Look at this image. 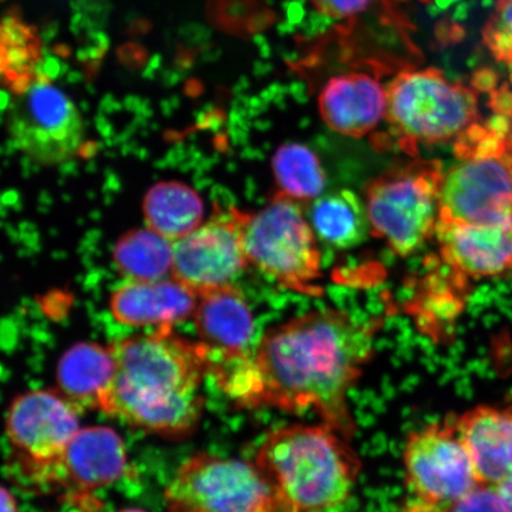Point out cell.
Listing matches in <instances>:
<instances>
[{
  "label": "cell",
  "instance_id": "5bb4252c",
  "mask_svg": "<svg viewBox=\"0 0 512 512\" xmlns=\"http://www.w3.org/2000/svg\"><path fill=\"white\" fill-rule=\"evenodd\" d=\"M198 338L208 360L253 354L254 318L243 294L232 284L198 294L194 313Z\"/></svg>",
  "mask_w": 512,
  "mask_h": 512
},
{
  "label": "cell",
  "instance_id": "44dd1931",
  "mask_svg": "<svg viewBox=\"0 0 512 512\" xmlns=\"http://www.w3.org/2000/svg\"><path fill=\"white\" fill-rule=\"evenodd\" d=\"M310 223L317 238L338 249L360 245L370 230L366 204L350 190L317 198L311 203Z\"/></svg>",
  "mask_w": 512,
  "mask_h": 512
},
{
  "label": "cell",
  "instance_id": "4fadbf2b",
  "mask_svg": "<svg viewBox=\"0 0 512 512\" xmlns=\"http://www.w3.org/2000/svg\"><path fill=\"white\" fill-rule=\"evenodd\" d=\"M440 259L467 279L501 275L512 267V227L439 220Z\"/></svg>",
  "mask_w": 512,
  "mask_h": 512
},
{
  "label": "cell",
  "instance_id": "30bf717a",
  "mask_svg": "<svg viewBox=\"0 0 512 512\" xmlns=\"http://www.w3.org/2000/svg\"><path fill=\"white\" fill-rule=\"evenodd\" d=\"M439 220L512 227V149L458 158L444 174Z\"/></svg>",
  "mask_w": 512,
  "mask_h": 512
},
{
  "label": "cell",
  "instance_id": "52a82bcc",
  "mask_svg": "<svg viewBox=\"0 0 512 512\" xmlns=\"http://www.w3.org/2000/svg\"><path fill=\"white\" fill-rule=\"evenodd\" d=\"M170 512H280L277 496L254 463L196 454L165 490Z\"/></svg>",
  "mask_w": 512,
  "mask_h": 512
},
{
  "label": "cell",
  "instance_id": "5b68a950",
  "mask_svg": "<svg viewBox=\"0 0 512 512\" xmlns=\"http://www.w3.org/2000/svg\"><path fill=\"white\" fill-rule=\"evenodd\" d=\"M386 118L407 150L451 142L479 123L478 93L435 68L406 70L387 88Z\"/></svg>",
  "mask_w": 512,
  "mask_h": 512
},
{
  "label": "cell",
  "instance_id": "d4e9b609",
  "mask_svg": "<svg viewBox=\"0 0 512 512\" xmlns=\"http://www.w3.org/2000/svg\"><path fill=\"white\" fill-rule=\"evenodd\" d=\"M485 46L498 62L512 67V0H497L483 31Z\"/></svg>",
  "mask_w": 512,
  "mask_h": 512
},
{
  "label": "cell",
  "instance_id": "ba28073f",
  "mask_svg": "<svg viewBox=\"0 0 512 512\" xmlns=\"http://www.w3.org/2000/svg\"><path fill=\"white\" fill-rule=\"evenodd\" d=\"M18 86L6 114L11 143L44 166L75 158L85 139V125L72 99L42 76Z\"/></svg>",
  "mask_w": 512,
  "mask_h": 512
},
{
  "label": "cell",
  "instance_id": "9a60e30c",
  "mask_svg": "<svg viewBox=\"0 0 512 512\" xmlns=\"http://www.w3.org/2000/svg\"><path fill=\"white\" fill-rule=\"evenodd\" d=\"M480 485L496 486L512 473V406H478L454 418Z\"/></svg>",
  "mask_w": 512,
  "mask_h": 512
},
{
  "label": "cell",
  "instance_id": "4316f807",
  "mask_svg": "<svg viewBox=\"0 0 512 512\" xmlns=\"http://www.w3.org/2000/svg\"><path fill=\"white\" fill-rule=\"evenodd\" d=\"M315 9L335 19L355 17L367 11L375 0H311Z\"/></svg>",
  "mask_w": 512,
  "mask_h": 512
},
{
  "label": "cell",
  "instance_id": "f546056e",
  "mask_svg": "<svg viewBox=\"0 0 512 512\" xmlns=\"http://www.w3.org/2000/svg\"><path fill=\"white\" fill-rule=\"evenodd\" d=\"M2 512H18L15 496L5 488L2 489Z\"/></svg>",
  "mask_w": 512,
  "mask_h": 512
},
{
  "label": "cell",
  "instance_id": "9c48e42d",
  "mask_svg": "<svg viewBox=\"0 0 512 512\" xmlns=\"http://www.w3.org/2000/svg\"><path fill=\"white\" fill-rule=\"evenodd\" d=\"M406 482L419 503L450 508L480 485L454 419L409 434L403 451Z\"/></svg>",
  "mask_w": 512,
  "mask_h": 512
},
{
  "label": "cell",
  "instance_id": "3957f363",
  "mask_svg": "<svg viewBox=\"0 0 512 512\" xmlns=\"http://www.w3.org/2000/svg\"><path fill=\"white\" fill-rule=\"evenodd\" d=\"M349 441L324 424H293L267 435L255 464L280 512H329L348 501L362 467Z\"/></svg>",
  "mask_w": 512,
  "mask_h": 512
},
{
  "label": "cell",
  "instance_id": "8fae6325",
  "mask_svg": "<svg viewBox=\"0 0 512 512\" xmlns=\"http://www.w3.org/2000/svg\"><path fill=\"white\" fill-rule=\"evenodd\" d=\"M80 411L60 390H32L11 403L6 432L32 472L57 479L63 454L80 431Z\"/></svg>",
  "mask_w": 512,
  "mask_h": 512
},
{
  "label": "cell",
  "instance_id": "7c38bea8",
  "mask_svg": "<svg viewBox=\"0 0 512 512\" xmlns=\"http://www.w3.org/2000/svg\"><path fill=\"white\" fill-rule=\"evenodd\" d=\"M245 213L232 209L174 242L172 278L197 294L232 284L249 266L243 247Z\"/></svg>",
  "mask_w": 512,
  "mask_h": 512
},
{
  "label": "cell",
  "instance_id": "603a6c76",
  "mask_svg": "<svg viewBox=\"0 0 512 512\" xmlns=\"http://www.w3.org/2000/svg\"><path fill=\"white\" fill-rule=\"evenodd\" d=\"M113 256L127 280H162L172 270L174 242L150 228L133 230L118 241Z\"/></svg>",
  "mask_w": 512,
  "mask_h": 512
},
{
  "label": "cell",
  "instance_id": "f1b7e54d",
  "mask_svg": "<svg viewBox=\"0 0 512 512\" xmlns=\"http://www.w3.org/2000/svg\"><path fill=\"white\" fill-rule=\"evenodd\" d=\"M499 498L508 512H512V473L504 478L501 483L494 486Z\"/></svg>",
  "mask_w": 512,
  "mask_h": 512
},
{
  "label": "cell",
  "instance_id": "2e32d148",
  "mask_svg": "<svg viewBox=\"0 0 512 512\" xmlns=\"http://www.w3.org/2000/svg\"><path fill=\"white\" fill-rule=\"evenodd\" d=\"M198 294L172 280H127L112 294L111 311L119 323L130 326L172 325L194 316Z\"/></svg>",
  "mask_w": 512,
  "mask_h": 512
},
{
  "label": "cell",
  "instance_id": "8992f818",
  "mask_svg": "<svg viewBox=\"0 0 512 512\" xmlns=\"http://www.w3.org/2000/svg\"><path fill=\"white\" fill-rule=\"evenodd\" d=\"M317 236L303 204L275 194L267 206L245 213L243 247L248 264L281 286L307 296H319L320 252Z\"/></svg>",
  "mask_w": 512,
  "mask_h": 512
},
{
  "label": "cell",
  "instance_id": "e0dca14e",
  "mask_svg": "<svg viewBox=\"0 0 512 512\" xmlns=\"http://www.w3.org/2000/svg\"><path fill=\"white\" fill-rule=\"evenodd\" d=\"M325 124L343 136L361 138L387 115V89L368 74L336 76L319 96Z\"/></svg>",
  "mask_w": 512,
  "mask_h": 512
},
{
  "label": "cell",
  "instance_id": "6da1fadb",
  "mask_svg": "<svg viewBox=\"0 0 512 512\" xmlns=\"http://www.w3.org/2000/svg\"><path fill=\"white\" fill-rule=\"evenodd\" d=\"M380 319L355 322L319 310L267 331L256 344L253 408L315 412L322 424L351 439L356 427L348 395L374 354Z\"/></svg>",
  "mask_w": 512,
  "mask_h": 512
},
{
  "label": "cell",
  "instance_id": "1f68e13d",
  "mask_svg": "<svg viewBox=\"0 0 512 512\" xmlns=\"http://www.w3.org/2000/svg\"><path fill=\"white\" fill-rule=\"evenodd\" d=\"M510 142L512 144V130H511V133H510Z\"/></svg>",
  "mask_w": 512,
  "mask_h": 512
},
{
  "label": "cell",
  "instance_id": "ac0fdd59",
  "mask_svg": "<svg viewBox=\"0 0 512 512\" xmlns=\"http://www.w3.org/2000/svg\"><path fill=\"white\" fill-rule=\"evenodd\" d=\"M126 466L127 452L120 435L110 427L92 426L75 434L57 475L82 489H100L123 477Z\"/></svg>",
  "mask_w": 512,
  "mask_h": 512
},
{
  "label": "cell",
  "instance_id": "d6986e66",
  "mask_svg": "<svg viewBox=\"0 0 512 512\" xmlns=\"http://www.w3.org/2000/svg\"><path fill=\"white\" fill-rule=\"evenodd\" d=\"M466 285L467 278L445 262L427 273L408 307L418 328L437 342L448 341L465 309Z\"/></svg>",
  "mask_w": 512,
  "mask_h": 512
},
{
  "label": "cell",
  "instance_id": "83f0119b",
  "mask_svg": "<svg viewBox=\"0 0 512 512\" xmlns=\"http://www.w3.org/2000/svg\"><path fill=\"white\" fill-rule=\"evenodd\" d=\"M491 107L496 115L512 118V93L508 87L501 88L492 94Z\"/></svg>",
  "mask_w": 512,
  "mask_h": 512
},
{
  "label": "cell",
  "instance_id": "cb8c5ba5",
  "mask_svg": "<svg viewBox=\"0 0 512 512\" xmlns=\"http://www.w3.org/2000/svg\"><path fill=\"white\" fill-rule=\"evenodd\" d=\"M273 171L278 194L303 206L315 202L325 188L326 177L319 158L302 144L280 146L273 158Z\"/></svg>",
  "mask_w": 512,
  "mask_h": 512
},
{
  "label": "cell",
  "instance_id": "4dcf8cb0",
  "mask_svg": "<svg viewBox=\"0 0 512 512\" xmlns=\"http://www.w3.org/2000/svg\"><path fill=\"white\" fill-rule=\"evenodd\" d=\"M119 512H146V511L140 510V509H125V510H121Z\"/></svg>",
  "mask_w": 512,
  "mask_h": 512
},
{
  "label": "cell",
  "instance_id": "7402d4cb",
  "mask_svg": "<svg viewBox=\"0 0 512 512\" xmlns=\"http://www.w3.org/2000/svg\"><path fill=\"white\" fill-rule=\"evenodd\" d=\"M203 202L194 189L179 182H162L144 200L147 226L175 242L201 226Z\"/></svg>",
  "mask_w": 512,
  "mask_h": 512
},
{
  "label": "cell",
  "instance_id": "ffe728a7",
  "mask_svg": "<svg viewBox=\"0 0 512 512\" xmlns=\"http://www.w3.org/2000/svg\"><path fill=\"white\" fill-rule=\"evenodd\" d=\"M114 361L110 347L80 343L69 349L57 366L60 392L80 409H100L102 396L110 386Z\"/></svg>",
  "mask_w": 512,
  "mask_h": 512
},
{
  "label": "cell",
  "instance_id": "484cf974",
  "mask_svg": "<svg viewBox=\"0 0 512 512\" xmlns=\"http://www.w3.org/2000/svg\"><path fill=\"white\" fill-rule=\"evenodd\" d=\"M448 512H508L494 486L478 485L453 503Z\"/></svg>",
  "mask_w": 512,
  "mask_h": 512
},
{
  "label": "cell",
  "instance_id": "7a4b0ae2",
  "mask_svg": "<svg viewBox=\"0 0 512 512\" xmlns=\"http://www.w3.org/2000/svg\"><path fill=\"white\" fill-rule=\"evenodd\" d=\"M114 374L100 411L160 437L182 439L196 430L209 375L208 350L169 329L121 339L110 347Z\"/></svg>",
  "mask_w": 512,
  "mask_h": 512
},
{
  "label": "cell",
  "instance_id": "277c9868",
  "mask_svg": "<svg viewBox=\"0 0 512 512\" xmlns=\"http://www.w3.org/2000/svg\"><path fill=\"white\" fill-rule=\"evenodd\" d=\"M445 172L439 160L416 159L382 172L364 190L370 232L402 258L435 235Z\"/></svg>",
  "mask_w": 512,
  "mask_h": 512
}]
</instances>
